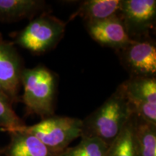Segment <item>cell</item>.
<instances>
[{"label":"cell","instance_id":"obj_4","mask_svg":"<svg viewBox=\"0 0 156 156\" xmlns=\"http://www.w3.org/2000/svg\"><path fill=\"white\" fill-rule=\"evenodd\" d=\"M22 129L36 136L52 151L60 153L72 142L81 136L83 121L74 117L53 115Z\"/></svg>","mask_w":156,"mask_h":156},{"label":"cell","instance_id":"obj_13","mask_svg":"<svg viewBox=\"0 0 156 156\" xmlns=\"http://www.w3.org/2000/svg\"><path fill=\"white\" fill-rule=\"evenodd\" d=\"M132 119L140 156H156V124L134 114Z\"/></svg>","mask_w":156,"mask_h":156},{"label":"cell","instance_id":"obj_12","mask_svg":"<svg viewBox=\"0 0 156 156\" xmlns=\"http://www.w3.org/2000/svg\"><path fill=\"white\" fill-rule=\"evenodd\" d=\"M120 7L121 0H86L82 2L69 20L77 17H80L85 23L102 20L118 14Z\"/></svg>","mask_w":156,"mask_h":156},{"label":"cell","instance_id":"obj_6","mask_svg":"<svg viewBox=\"0 0 156 156\" xmlns=\"http://www.w3.org/2000/svg\"><path fill=\"white\" fill-rule=\"evenodd\" d=\"M121 85L133 114L156 124L155 77H131Z\"/></svg>","mask_w":156,"mask_h":156},{"label":"cell","instance_id":"obj_1","mask_svg":"<svg viewBox=\"0 0 156 156\" xmlns=\"http://www.w3.org/2000/svg\"><path fill=\"white\" fill-rule=\"evenodd\" d=\"M133 114L122 85L83 121L81 136L98 138L108 146L118 136Z\"/></svg>","mask_w":156,"mask_h":156},{"label":"cell","instance_id":"obj_17","mask_svg":"<svg viewBox=\"0 0 156 156\" xmlns=\"http://www.w3.org/2000/svg\"><path fill=\"white\" fill-rule=\"evenodd\" d=\"M1 155H2V154H1V152H0V156H1Z\"/></svg>","mask_w":156,"mask_h":156},{"label":"cell","instance_id":"obj_16","mask_svg":"<svg viewBox=\"0 0 156 156\" xmlns=\"http://www.w3.org/2000/svg\"><path fill=\"white\" fill-rule=\"evenodd\" d=\"M13 103L0 90V128L7 132L19 129L25 126L12 108Z\"/></svg>","mask_w":156,"mask_h":156},{"label":"cell","instance_id":"obj_15","mask_svg":"<svg viewBox=\"0 0 156 156\" xmlns=\"http://www.w3.org/2000/svg\"><path fill=\"white\" fill-rule=\"evenodd\" d=\"M78 145L66 148L58 156H106L108 145L96 137L81 136Z\"/></svg>","mask_w":156,"mask_h":156},{"label":"cell","instance_id":"obj_11","mask_svg":"<svg viewBox=\"0 0 156 156\" xmlns=\"http://www.w3.org/2000/svg\"><path fill=\"white\" fill-rule=\"evenodd\" d=\"M45 6L46 2L42 0H0V22L33 19L36 15L44 12Z\"/></svg>","mask_w":156,"mask_h":156},{"label":"cell","instance_id":"obj_5","mask_svg":"<svg viewBox=\"0 0 156 156\" xmlns=\"http://www.w3.org/2000/svg\"><path fill=\"white\" fill-rule=\"evenodd\" d=\"M118 15L132 40L149 38L155 27V0H121Z\"/></svg>","mask_w":156,"mask_h":156},{"label":"cell","instance_id":"obj_7","mask_svg":"<svg viewBox=\"0 0 156 156\" xmlns=\"http://www.w3.org/2000/svg\"><path fill=\"white\" fill-rule=\"evenodd\" d=\"M117 52L121 62L131 77H155L156 46L150 37L132 40Z\"/></svg>","mask_w":156,"mask_h":156},{"label":"cell","instance_id":"obj_14","mask_svg":"<svg viewBox=\"0 0 156 156\" xmlns=\"http://www.w3.org/2000/svg\"><path fill=\"white\" fill-rule=\"evenodd\" d=\"M106 156H140L134 135L132 117L108 146Z\"/></svg>","mask_w":156,"mask_h":156},{"label":"cell","instance_id":"obj_2","mask_svg":"<svg viewBox=\"0 0 156 156\" xmlns=\"http://www.w3.org/2000/svg\"><path fill=\"white\" fill-rule=\"evenodd\" d=\"M56 85L55 76L44 66L23 69L22 101L29 114L38 115L42 119L54 115Z\"/></svg>","mask_w":156,"mask_h":156},{"label":"cell","instance_id":"obj_8","mask_svg":"<svg viewBox=\"0 0 156 156\" xmlns=\"http://www.w3.org/2000/svg\"><path fill=\"white\" fill-rule=\"evenodd\" d=\"M23 69V61L14 44L4 40L0 34V90L13 103L19 101Z\"/></svg>","mask_w":156,"mask_h":156},{"label":"cell","instance_id":"obj_10","mask_svg":"<svg viewBox=\"0 0 156 156\" xmlns=\"http://www.w3.org/2000/svg\"><path fill=\"white\" fill-rule=\"evenodd\" d=\"M10 136L9 144L2 150L5 156H58L36 136L25 132L22 128L8 132Z\"/></svg>","mask_w":156,"mask_h":156},{"label":"cell","instance_id":"obj_3","mask_svg":"<svg viewBox=\"0 0 156 156\" xmlns=\"http://www.w3.org/2000/svg\"><path fill=\"white\" fill-rule=\"evenodd\" d=\"M67 24L58 17L44 12L17 33L15 43L33 54L46 53L55 48L62 40Z\"/></svg>","mask_w":156,"mask_h":156},{"label":"cell","instance_id":"obj_9","mask_svg":"<svg viewBox=\"0 0 156 156\" xmlns=\"http://www.w3.org/2000/svg\"><path fill=\"white\" fill-rule=\"evenodd\" d=\"M85 28L95 41L116 51L132 41L118 14L96 22L85 23Z\"/></svg>","mask_w":156,"mask_h":156}]
</instances>
